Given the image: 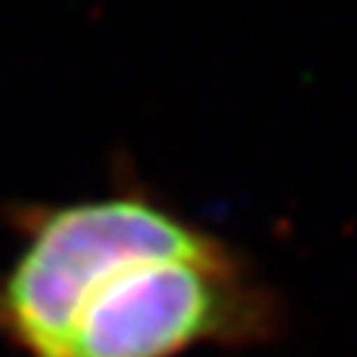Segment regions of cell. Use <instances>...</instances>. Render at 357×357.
Listing matches in <instances>:
<instances>
[{"instance_id": "cell-1", "label": "cell", "mask_w": 357, "mask_h": 357, "mask_svg": "<svg viewBox=\"0 0 357 357\" xmlns=\"http://www.w3.org/2000/svg\"><path fill=\"white\" fill-rule=\"evenodd\" d=\"M0 340L23 357H181L253 346L284 304L250 261L144 189L17 206Z\"/></svg>"}]
</instances>
